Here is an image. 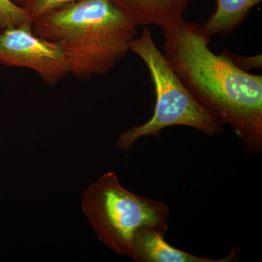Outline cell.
I'll use <instances>...</instances> for the list:
<instances>
[{"mask_svg":"<svg viewBox=\"0 0 262 262\" xmlns=\"http://www.w3.org/2000/svg\"><path fill=\"white\" fill-rule=\"evenodd\" d=\"M163 29L164 56L196 102L217 122L230 125L248 151H261L262 76L213 53L201 24L184 20Z\"/></svg>","mask_w":262,"mask_h":262,"instance_id":"obj_1","label":"cell"},{"mask_svg":"<svg viewBox=\"0 0 262 262\" xmlns=\"http://www.w3.org/2000/svg\"><path fill=\"white\" fill-rule=\"evenodd\" d=\"M32 30L61 48L71 75L81 80L113 70L138 36L111 0H75L34 20Z\"/></svg>","mask_w":262,"mask_h":262,"instance_id":"obj_2","label":"cell"},{"mask_svg":"<svg viewBox=\"0 0 262 262\" xmlns=\"http://www.w3.org/2000/svg\"><path fill=\"white\" fill-rule=\"evenodd\" d=\"M82 208L98 239L114 252L134 259L141 231H168L169 209L162 202L137 195L120 184L113 172L86 189Z\"/></svg>","mask_w":262,"mask_h":262,"instance_id":"obj_3","label":"cell"},{"mask_svg":"<svg viewBox=\"0 0 262 262\" xmlns=\"http://www.w3.org/2000/svg\"><path fill=\"white\" fill-rule=\"evenodd\" d=\"M130 51L145 63L154 84L156 103L149 121L122 133L115 143V149L128 151L141 137H160L165 127L182 125L192 127L208 136L220 134V122L196 102L170 67L163 53L155 46L151 32L144 28L139 37L131 42Z\"/></svg>","mask_w":262,"mask_h":262,"instance_id":"obj_4","label":"cell"},{"mask_svg":"<svg viewBox=\"0 0 262 262\" xmlns=\"http://www.w3.org/2000/svg\"><path fill=\"white\" fill-rule=\"evenodd\" d=\"M0 64L33 70L51 87L70 74L61 48L36 35L27 26L0 30Z\"/></svg>","mask_w":262,"mask_h":262,"instance_id":"obj_5","label":"cell"},{"mask_svg":"<svg viewBox=\"0 0 262 262\" xmlns=\"http://www.w3.org/2000/svg\"><path fill=\"white\" fill-rule=\"evenodd\" d=\"M136 27L159 26L163 29L184 20L188 0H111Z\"/></svg>","mask_w":262,"mask_h":262,"instance_id":"obj_6","label":"cell"},{"mask_svg":"<svg viewBox=\"0 0 262 262\" xmlns=\"http://www.w3.org/2000/svg\"><path fill=\"white\" fill-rule=\"evenodd\" d=\"M165 234L154 229L141 231L135 242L134 260L137 262H229L235 259L237 252L229 253L221 259L199 257L170 246Z\"/></svg>","mask_w":262,"mask_h":262,"instance_id":"obj_7","label":"cell"},{"mask_svg":"<svg viewBox=\"0 0 262 262\" xmlns=\"http://www.w3.org/2000/svg\"><path fill=\"white\" fill-rule=\"evenodd\" d=\"M262 0H216V9L203 29L208 37L228 34L244 21L250 10Z\"/></svg>","mask_w":262,"mask_h":262,"instance_id":"obj_8","label":"cell"},{"mask_svg":"<svg viewBox=\"0 0 262 262\" xmlns=\"http://www.w3.org/2000/svg\"><path fill=\"white\" fill-rule=\"evenodd\" d=\"M33 21L22 7L12 0H0V30L10 27H32Z\"/></svg>","mask_w":262,"mask_h":262,"instance_id":"obj_9","label":"cell"},{"mask_svg":"<svg viewBox=\"0 0 262 262\" xmlns=\"http://www.w3.org/2000/svg\"><path fill=\"white\" fill-rule=\"evenodd\" d=\"M75 0H25L22 8L32 21Z\"/></svg>","mask_w":262,"mask_h":262,"instance_id":"obj_10","label":"cell"},{"mask_svg":"<svg viewBox=\"0 0 262 262\" xmlns=\"http://www.w3.org/2000/svg\"><path fill=\"white\" fill-rule=\"evenodd\" d=\"M223 54L229 58L239 70L248 72V71L254 69L261 68L262 58L261 54L255 55L252 56H242L239 55L233 54L230 52L224 50Z\"/></svg>","mask_w":262,"mask_h":262,"instance_id":"obj_11","label":"cell"},{"mask_svg":"<svg viewBox=\"0 0 262 262\" xmlns=\"http://www.w3.org/2000/svg\"><path fill=\"white\" fill-rule=\"evenodd\" d=\"M12 1H13V3H15V4L18 5V6L21 7L22 5H23L24 1H25V0H12Z\"/></svg>","mask_w":262,"mask_h":262,"instance_id":"obj_12","label":"cell"}]
</instances>
